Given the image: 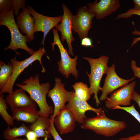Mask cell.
<instances>
[{
  "label": "cell",
  "instance_id": "23",
  "mask_svg": "<svg viewBox=\"0 0 140 140\" xmlns=\"http://www.w3.org/2000/svg\"><path fill=\"white\" fill-rule=\"evenodd\" d=\"M6 103L3 94H0V114L8 126H13L14 120L7 111L8 107Z\"/></svg>",
  "mask_w": 140,
  "mask_h": 140
},
{
  "label": "cell",
  "instance_id": "27",
  "mask_svg": "<svg viewBox=\"0 0 140 140\" xmlns=\"http://www.w3.org/2000/svg\"><path fill=\"white\" fill-rule=\"evenodd\" d=\"M133 15H137L140 16V10H135L130 9L126 12L118 14L115 19L121 18H127L131 17Z\"/></svg>",
  "mask_w": 140,
  "mask_h": 140
},
{
  "label": "cell",
  "instance_id": "20",
  "mask_svg": "<svg viewBox=\"0 0 140 140\" xmlns=\"http://www.w3.org/2000/svg\"><path fill=\"white\" fill-rule=\"evenodd\" d=\"M30 130L29 127L24 123L18 127H15L10 128L8 126L7 129L3 132V135L5 139L7 140H13L18 137L25 136Z\"/></svg>",
  "mask_w": 140,
  "mask_h": 140
},
{
  "label": "cell",
  "instance_id": "4",
  "mask_svg": "<svg viewBox=\"0 0 140 140\" xmlns=\"http://www.w3.org/2000/svg\"><path fill=\"white\" fill-rule=\"evenodd\" d=\"M83 59L88 61L90 67V73H86L89 78L90 86L89 88L91 95L94 94V100L95 101L96 106L100 103L97 94L101 91L100 83L103 75L107 74L109 67L107 64L109 58L108 56L102 55L97 59L88 57H83Z\"/></svg>",
  "mask_w": 140,
  "mask_h": 140
},
{
  "label": "cell",
  "instance_id": "24",
  "mask_svg": "<svg viewBox=\"0 0 140 140\" xmlns=\"http://www.w3.org/2000/svg\"><path fill=\"white\" fill-rule=\"evenodd\" d=\"M120 109L125 111L132 116L140 124V115L135 109L134 105L129 107H122L116 106L112 109Z\"/></svg>",
  "mask_w": 140,
  "mask_h": 140
},
{
  "label": "cell",
  "instance_id": "3",
  "mask_svg": "<svg viewBox=\"0 0 140 140\" xmlns=\"http://www.w3.org/2000/svg\"><path fill=\"white\" fill-rule=\"evenodd\" d=\"M14 13L13 9L10 11L0 13V25L6 26L9 29L11 35L10 43L4 48V50L10 49L15 51L16 55H19L20 53L16 51L20 49L25 50L31 55L35 51L27 46L26 43L30 42V40L26 35L23 36L20 32L15 20Z\"/></svg>",
  "mask_w": 140,
  "mask_h": 140
},
{
  "label": "cell",
  "instance_id": "12",
  "mask_svg": "<svg viewBox=\"0 0 140 140\" xmlns=\"http://www.w3.org/2000/svg\"><path fill=\"white\" fill-rule=\"evenodd\" d=\"M62 6L63 10L62 20L61 23L56 27V28L61 32V40L62 42L66 41L68 48V54L74 57L72 44V42L74 41L72 31L73 15L64 3L62 4Z\"/></svg>",
  "mask_w": 140,
  "mask_h": 140
},
{
  "label": "cell",
  "instance_id": "6",
  "mask_svg": "<svg viewBox=\"0 0 140 140\" xmlns=\"http://www.w3.org/2000/svg\"><path fill=\"white\" fill-rule=\"evenodd\" d=\"M53 40L51 43L53 51L54 47L57 45L58 47L60 54L61 59L57 62L58 66V71L62 74L66 78H68L71 74H72L77 79L78 76V72L76 68L77 64V55L74 58H71L69 56L67 49L65 48L60 40L56 29H53Z\"/></svg>",
  "mask_w": 140,
  "mask_h": 140
},
{
  "label": "cell",
  "instance_id": "11",
  "mask_svg": "<svg viewBox=\"0 0 140 140\" xmlns=\"http://www.w3.org/2000/svg\"><path fill=\"white\" fill-rule=\"evenodd\" d=\"M115 68L114 64L109 67L104 85L101 88V91L102 94L99 99L100 101L106 100L109 94L117 88L127 85L135 78V77H134L130 79H122L117 75Z\"/></svg>",
  "mask_w": 140,
  "mask_h": 140
},
{
  "label": "cell",
  "instance_id": "7",
  "mask_svg": "<svg viewBox=\"0 0 140 140\" xmlns=\"http://www.w3.org/2000/svg\"><path fill=\"white\" fill-rule=\"evenodd\" d=\"M54 81V86L47 94L48 96L51 99L54 105L53 113L50 118L53 120L60 110L66 106V103L70 100L74 93L73 91H68L66 90L65 84L60 78L56 77Z\"/></svg>",
  "mask_w": 140,
  "mask_h": 140
},
{
  "label": "cell",
  "instance_id": "28",
  "mask_svg": "<svg viewBox=\"0 0 140 140\" xmlns=\"http://www.w3.org/2000/svg\"><path fill=\"white\" fill-rule=\"evenodd\" d=\"M51 120V125L49 130V133L52 136L54 140H63L55 128L54 121Z\"/></svg>",
  "mask_w": 140,
  "mask_h": 140
},
{
  "label": "cell",
  "instance_id": "2",
  "mask_svg": "<svg viewBox=\"0 0 140 140\" xmlns=\"http://www.w3.org/2000/svg\"><path fill=\"white\" fill-rule=\"evenodd\" d=\"M81 127L94 131L96 134L106 137L114 136L127 127L125 122L113 120L107 117L103 110L96 116L87 118Z\"/></svg>",
  "mask_w": 140,
  "mask_h": 140
},
{
  "label": "cell",
  "instance_id": "1",
  "mask_svg": "<svg viewBox=\"0 0 140 140\" xmlns=\"http://www.w3.org/2000/svg\"><path fill=\"white\" fill-rule=\"evenodd\" d=\"M39 76L36 74L23 81L21 84L16 85L27 92L38 105L40 116L48 117L53 114L54 109L47 103L46 96L50 90V85L46 82L40 84Z\"/></svg>",
  "mask_w": 140,
  "mask_h": 140
},
{
  "label": "cell",
  "instance_id": "34",
  "mask_svg": "<svg viewBox=\"0 0 140 140\" xmlns=\"http://www.w3.org/2000/svg\"><path fill=\"white\" fill-rule=\"evenodd\" d=\"M118 140H140V133L127 137H123Z\"/></svg>",
  "mask_w": 140,
  "mask_h": 140
},
{
  "label": "cell",
  "instance_id": "15",
  "mask_svg": "<svg viewBox=\"0 0 140 140\" xmlns=\"http://www.w3.org/2000/svg\"><path fill=\"white\" fill-rule=\"evenodd\" d=\"M89 10L98 19L104 18L116 11L120 4L119 0H96L88 5Z\"/></svg>",
  "mask_w": 140,
  "mask_h": 140
},
{
  "label": "cell",
  "instance_id": "22",
  "mask_svg": "<svg viewBox=\"0 0 140 140\" xmlns=\"http://www.w3.org/2000/svg\"><path fill=\"white\" fill-rule=\"evenodd\" d=\"M72 86L74 90V94L78 99L87 101L90 97V90L88 86L81 82L75 83Z\"/></svg>",
  "mask_w": 140,
  "mask_h": 140
},
{
  "label": "cell",
  "instance_id": "35",
  "mask_svg": "<svg viewBox=\"0 0 140 140\" xmlns=\"http://www.w3.org/2000/svg\"><path fill=\"white\" fill-rule=\"evenodd\" d=\"M134 4L132 9L135 10H140V0H133Z\"/></svg>",
  "mask_w": 140,
  "mask_h": 140
},
{
  "label": "cell",
  "instance_id": "36",
  "mask_svg": "<svg viewBox=\"0 0 140 140\" xmlns=\"http://www.w3.org/2000/svg\"><path fill=\"white\" fill-rule=\"evenodd\" d=\"M13 140H28L27 139H21L20 138H16L13 139ZM35 140H38L37 139Z\"/></svg>",
  "mask_w": 140,
  "mask_h": 140
},
{
  "label": "cell",
  "instance_id": "21",
  "mask_svg": "<svg viewBox=\"0 0 140 140\" xmlns=\"http://www.w3.org/2000/svg\"><path fill=\"white\" fill-rule=\"evenodd\" d=\"M0 90L5 86L11 77L13 71L12 65L10 62L7 64L0 61Z\"/></svg>",
  "mask_w": 140,
  "mask_h": 140
},
{
  "label": "cell",
  "instance_id": "19",
  "mask_svg": "<svg viewBox=\"0 0 140 140\" xmlns=\"http://www.w3.org/2000/svg\"><path fill=\"white\" fill-rule=\"evenodd\" d=\"M12 112L14 120L32 123L40 116L36 109L25 108L16 110Z\"/></svg>",
  "mask_w": 140,
  "mask_h": 140
},
{
  "label": "cell",
  "instance_id": "25",
  "mask_svg": "<svg viewBox=\"0 0 140 140\" xmlns=\"http://www.w3.org/2000/svg\"><path fill=\"white\" fill-rule=\"evenodd\" d=\"M13 5L12 9L14 10V14L16 16L19 14L20 9L23 10L26 8L25 0H13Z\"/></svg>",
  "mask_w": 140,
  "mask_h": 140
},
{
  "label": "cell",
  "instance_id": "16",
  "mask_svg": "<svg viewBox=\"0 0 140 140\" xmlns=\"http://www.w3.org/2000/svg\"><path fill=\"white\" fill-rule=\"evenodd\" d=\"M76 122L73 115L66 106L60 110L54 120V124L61 135L72 132L75 128Z\"/></svg>",
  "mask_w": 140,
  "mask_h": 140
},
{
  "label": "cell",
  "instance_id": "31",
  "mask_svg": "<svg viewBox=\"0 0 140 140\" xmlns=\"http://www.w3.org/2000/svg\"><path fill=\"white\" fill-rule=\"evenodd\" d=\"M27 139L29 140H35L38 138L35 133L30 130L25 135Z\"/></svg>",
  "mask_w": 140,
  "mask_h": 140
},
{
  "label": "cell",
  "instance_id": "32",
  "mask_svg": "<svg viewBox=\"0 0 140 140\" xmlns=\"http://www.w3.org/2000/svg\"><path fill=\"white\" fill-rule=\"evenodd\" d=\"M131 99L137 103L140 108V95L134 91L132 94Z\"/></svg>",
  "mask_w": 140,
  "mask_h": 140
},
{
  "label": "cell",
  "instance_id": "33",
  "mask_svg": "<svg viewBox=\"0 0 140 140\" xmlns=\"http://www.w3.org/2000/svg\"><path fill=\"white\" fill-rule=\"evenodd\" d=\"M132 34L133 35H140V31L136 30L135 29V30L132 32ZM140 41V37L134 38L131 44L130 47L132 46L138 41Z\"/></svg>",
  "mask_w": 140,
  "mask_h": 140
},
{
  "label": "cell",
  "instance_id": "18",
  "mask_svg": "<svg viewBox=\"0 0 140 140\" xmlns=\"http://www.w3.org/2000/svg\"><path fill=\"white\" fill-rule=\"evenodd\" d=\"M51 125L50 118L40 116L34 123L29 127L30 130L33 131L38 137H42L44 140H47L50 137L49 130Z\"/></svg>",
  "mask_w": 140,
  "mask_h": 140
},
{
  "label": "cell",
  "instance_id": "9",
  "mask_svg": "<svg viewBox=\"0 0 140 140\" xmlns=\"http://www.w3.org/2000/svg\"><path fill=\"white\" fill-rule=\"evenodd\" d=\"M27 8L34 19V33L40 31L43 33V39L40 44L44 46L46 35L52 29L56 27L61 21L63 16L55 17L46 16L37 12L31 6H27Z\"/></svg>",
  "mask_w": 140,
  "mask_h": 140
},
{
  "label": "cell",
  "instance_id": "5",
  "mask_svg": "<svg viewBox=\"0 0 140 140\" xmlns=\"http://www.w3.org/2000/svg\"><path fill=\"white\" fill-rule=\"evenodd\" d=\"M46 52L44 47H40L35 51L29 57L21 61L17 60L16 58H12L10 62L13 67V71L11 76L4 87L0 90V94L8 93L11 94L13 92V89L15 81L18 76L24 69L34 61L38 60L42 67L41 72L44 73L46 70L41 62V58Z\"/></svg>",
  "mask_w": 140,
  "mask_h": 140
},
{
  "label": "cell",
  "instance_id": "13",
  "mask_svg": "<svg viewBox=\"0 0 140 140\" xmlns=\"http://www.w3.org/2000/svg\"><path fill=\"white\" fill-rule=\"evenodd\" d=\"M66 106L72 113L76 122L81 124L87 118L85 115L86 111H92L97 115L103 110L101 107L94 108L89 105L87 101L78 99L75 96L74 93Z\"/></svg>",
  "mask_w": 140,
  "mask_h": 140
},
{
  "label": "cell",
  "instance_id": "26",
  "mask_svg": "<svg viewBox=\"0 0 140 140\" xmlns=\"http://www.w3.org/2000/svg\"><path fill=\"white\" fill-rule=\"evenodd\" d=\"M13 0H0V13L5 11H10L13 8Z\"/></svg>",
  "mask_w": 140,
  "mask_h": 140
},
{
  "label": "cell",
  "instance_id": "14",
  "mask_svg": "<svg viewBox=\"0 0 140 140\" xmlns=\"http://www.w3.org/2000/svg\"><path fill=\"white\" fill-rule=\"evenodd\" d=\"M25 92L20 88L6 96V103L12 111L20 109L37 108V103L26 94Z\"/></svg>",
  "mask_w": 140,
  "mask_h": 140
},
{
  "label": "cell",
  "instance_id": "17",
  "mask_svg": "<svg viewBox=\"0 0 140 140\" xmlns=\"http://www.w3.org/2000/svg\"><path fill=\"white\" fill-rule=\"evenodd\" d=\"M29 9L26 8L16 17V24L21 32L25 34L29 38L30 41L34 38V20L31 16Z\"/></svg>",
  "mask_w": 140,
  "mask_h": 140
},
{
  "label": "cell",
  "instance_id": "30",
  "mask_svg": "<svg viewBox=\"0 0 140 140\" xmlns=\"http://www.w3.org/2000/svg\"><path fill=\"white\" fill-rule=\"evenodd\" d=\"M80 42L82 46L86 47L93 46L91 39L88 37L83 38Z\"/></svg>",
  "mask_w": 140,
  "mask_h": 140
},
{
  "label": "cell",
  "instance_id": "10",
  "mask_svg": "<svg viewBox=\"0 0 140 140\" xmlns=\"http://www.w3.org/2000/svg\"><path fill=\"white\" fill-rule=\"evenodd\" d=\"M136 83L135 81H133L113 92L106 101V108L112 109L116 106H126L130 105L132 94Z\"/></svg>",
  "mask_w": 140,
  "mask_h": 140
},
{
  "label": "cell",
  "instance_id": "29",
  "mask_svg": "<svg viewBox=\"0 0 140 140\" xmlns=\"http://www.w3.org/2000/svg\"><path fill=\"white\" fill-rule=\"evenodd\" d=\"M131 64V67L134 72V76L140 79V67L136 66V63L134 60H132Z\"/></svg>",
  "mask_w": 140,
  "mask_h": 140
},
{
  "label": "cell",
  "instance_id": "8",
  "mask_svg": "<svg viewBox=\"0 0 140 140\" xmlns=\"http://www.w3.org/2000/svg\"><path fill=\"white\" fill-rule=\"evenodd\" d=\"M95 17L86 5L79 8L77 14L72 18V30L78 33L81 41L88 37L89 30L91 28L92 20Z\"/></svg>",
  "mask_w": 140,
  "mask_h": 140
}]
</instances>
